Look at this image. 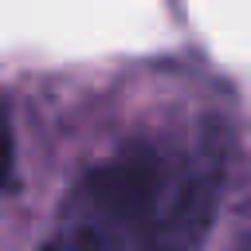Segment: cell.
<instances>
[{
    "label": "cell",
    "mask_w": 251,
    "mask_h": 251,
    "mask_svg": "<svg viewBox=\"0 0 251 251\" xmlns=\"http://www.w3.org/2000/svg\"><path fill=\"white\" fill-rule=\"evenodd\" d=\"M220 192L212 153L137 141L94 165L35 251H200Z\"/></svg>",
    "instance_id": "6da1fadb"
},
{
    "label": "cell",
    "mask_w": 251,
    "mask_h": 251,
    "mask_svg": "<svg viewBox=\"0 0 251 251\" xmlns=\"http://www.w3.org/2000/svg\"><path fill=\"white\" fill-rule=\"evenodd\" d=\"M239 251H251V239H247V243H243V247H239Z\"/></svg>",
    "instance_id": "3957f363"
},
{
    "label": "cell",
    "mask_w": 251,
    "mask_h": 251,
    "mask_svg": "<svg viewBox=\"0 0 251 251\" xmlns=\"http://www.w3.org/2000/svg\"><path fill=\"white\" fill-rule=\"evenodd\" d=\"M12 165H16V137H12V118L8 110L0 106V192L12 176Z\"/></svg>",
    "instance_id": "7a4b0ae2"
}]
</instances>
